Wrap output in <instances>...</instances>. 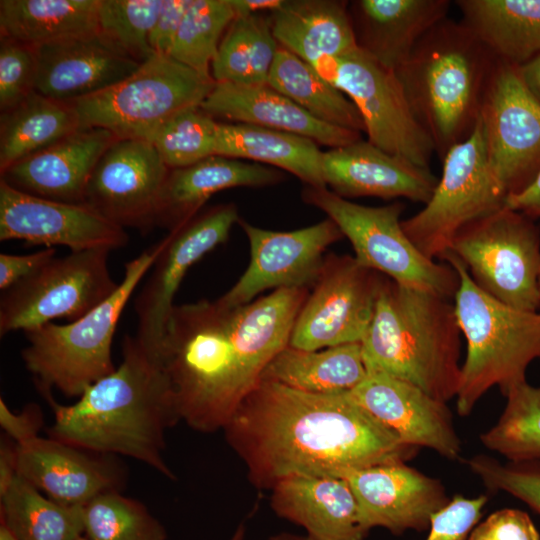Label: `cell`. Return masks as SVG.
Wrapping results in <instances>:
<instances>
[{
	"mask_svg": "<svg viewBox=\"0 0 540 540\" xmlns=\"http://www.w3.org/2000/svg\"><path fill=\"white\" fill-rule=\"evenodd\" d=\"M351 397L404 443L426 447L450 460L461 455V440L447 403L419 387L381 372H367Z\"/></svg>",
	"mask_w": 540,
	"mask_h": 540,
	"instance_id": "obj_21",
	"label": "cell"
},
{
	"mask_svg": "<svg viewBox=\"0 0 540 540\" xmlns=\"http://www.w3.org/2000/svg\"><path fill=\"white\" fill-rule=\"evenodd\" d=\"M35 51V91L66 103L120 82L141 64L98 33L42 45Z\"/></svg>",
	"mask_w": 540,
	"mask_h": 540,
	"instance_id": "obj_23",
	"label": "cell"
},
{
	"mask_svg": "<svg viewBox=\"0 0 540 540\" xmlns=\"http://www.w3.org/2000/svg\"><path fill=\"white\" fill-rule=\"evenodd\" d=\"M250 244V263L239 280L217 301L227 307L246 305L267 289L308 288L316 282L324 252L344 236L326 218L293 231L266 230L238 222Z\"/></svg>",
	"mask_w": 540,
	"mask_h": 540,
	"instance_id": "obj_17",
	"label": "cell"
},
{
	"mask_svg": "<svg viewBox=\"0 0 540 540\" xmlns=\"http://www.w3.org/2000/svg\"><path fill=\"white\" fill-rule=\"evenodd\" d=\"M283 178L271 167L220 155L170 169L158 197L155 226L171 232L197 216L217 192L235 187H264Z\"/></svg>",
	"mask_w": 540,
	"mask_h": 540,
	"instance_id": "obj_28",
	"label": "cell"
},
{
	"mask_svg": "<svg viewBox=\"0 0 540 540\" xmlns=\"http://www.w3.org/2000/svg\"><path fill=\"white\" fill-rule=\"evenodd\" d=\"M278 48L268 20L236 16L222 37L211 76L216 83L266 84Z\"/></svg>",
	"mask_w": 540,
	"mask_h": 540,
	"instance_id": "obj_38",
	"label": "cell"
},
{
	"mask_svg": "<svg viewBox=\"0 0 540 540\" xmlns=\"http://www.w3.org/2000/svg\"><path fill=\"white\" fill-rule=\"evenodd\" d=\"M17 476V445L2 441L0 447V494Z\"/></svg>",
	"mask_w": 540,
	"mask_h": 540,
	"instance_id": "obj_52",
	"label": "cell"
},
{
	"mask_svg": "<svg viewBox=\"0 0 540 540\" xmlns=\"http://www.w3.org/2000/svg\"><path fill=\"white\" fill-rule=\"evenodd\" d=\"M217 126L200 107L189 108L165 123L151 143L169 169L187 167L215 155Z\"/></svg>",
	"mask_w": 540,
	"mask_h": 540,
	"instance_id": "obj_43",
	"label": "cell"
},
{
	"mask_svg": "<svg viewBox=\"0 0 540 540\" xmlns=\"http://www.w3.org/2000/svg\"><path fill=\"white\" fill-rule=\"evenodd\" d=\"M215 155L250 159L292 173L306 186L326 187L323 152L313 140L280 130L245 123H219Z\"/></svg>",
	"mask_w": 540,
	"mask_h": 540,
	"instance_id": "obj_31",
	"label": "cell"
},
{
	"mask_svg": "<svg viewBox=\"0 0 540 540\" xmlns=\"http://www.w3.org/2000/svg\"><path fill=\"white\" fill-rule=\"evenodd\" d=\"M487 501L485 495L474 498L454 495L433 516L425 540H467L472 529L479 523Z\"/></svg>",
	"mask_w": 540,
	"mask_h": 540,
	"instance_id": "obj_46",
	"label": "cell"
},
{
	"mask_svg": "<svg viewBox=\"0 0 540 540\" xmlns=\"http://www.w3.org/2000/svg\"><path fill=\"white\" fill-rule=\"evenodd\" d=\"M467 540H540V534L527 513L504 508L478 523Z\"/></svg>",
	"mask_w": 540,
	"mask_h": 540,
	"instance_id": "obj_47",
	"label": "cell"
},
{
	"mask_svg": "<svg viewBox=\"0 0 540 540\" xmlns=\"http://www.w3.org/2000/svg\"><path fill=\"white\" fill-rule=\"evenodd\" d=\"M239 220L234 203L218 204L162 239V248L134 305L137 315L134 338L154 358L186 273L205 254L225 243Z\"/></svg>",
	"mask_w": 540,
	"mask_h": 540,
	"instance_id": "obj_16",
	"label": "cell"
},
{
	"mask_svg": "<svg viewBox=\"0 0 540 540\" xmlns=\"http://www.w3.org/2000/svg\"><path fill=\"white\" fill-rule=\"evenodd\" d=\"M505 207L532 219L540 218V171L525 189L507 196Z\"/></svg>",
	"mask_w": 540,
	"mask_h": 540,
	"instance_id": "obj_51",
	"label": "cell"
},
{
	"mask_svg": "<svg viewBox=\"0 0 540 540\" xmlns=\"http://www.w3.org/2000/svg\"><path fill=\"white\" fill-rule=\"evenodd\" d=\"M84 535L90 540H166L162 524L147 508L118 491L102 493L83 506Z\"/></svg>",
	"mask_w": 540,
	"mask_h": 540,
	"instance_id": "obj_41",
	"label": "cell"
},
{
	"mask_svg": "<svg viewBox=\"0 0 540 540\" xmlns=\"http://www.w3.org/2000/svg\"><path fill=\"white\" fill-rule=\"evenodd\" d=\"M517 71L524 86L540 102V54L517 66Z\"/></svg>",
	"mask_w": 540,
	"mask_h": 540,
	"instance_id": "obj_53",
	"label": "cell"
},
{
	"mask_svg": "<svg viewBox=\"0 0 540 540\" xmlns=\"http://www.w3.org/2000/svg\"><path fill=\"white\" fill-rule=\"evenodd\" d=\"M285 0H230L236 16L256 14L258 11L270 13L282 6Z\"/></svg>",
	"mask_w": 540,
	"mask_h": 540,
	"instance_id": "obj_54",
	"label": "cell"
},
{
	"mask_svg": "<svg viewBox=\"0 0 540 540\" xmlns=\"http://www.w3.org/2000/svg\"><path fill=\"white\" fill-rule=\"evenodd\" d=\"M462 22L497 59L519 66L540 54V0H458Z\"/></svg>",
	"mask_w": 540,
	"mask_h": 540,
	"instance_id": "obj_32",
	"label": "cell"
},
{
	"mask_svg": "<svg viewBox=\"0 0 540 540\" xmlns=\"http://www.w3.org/2000/svg\"><path fill=\"white\" fill-rule=\"evenodd\" d=\"M109 249H89L53 258L30 276L3 291L0 334L25 332L66 318L75 321L118 288L109 267Z\"/></svg>",
	"mask_w": 540,
	"mask_h": 540,
	"instance_id": "obj_12",
	"label": "cell"
},
{
	"mask_svg": "<svg viewBox=\"0 0 540 540\" xmlns=\"http://www.w3.org/2000/svg\"><path fill=\"white\" fill-rule=\"evenodd\" d=\"M270 506L314 540H365L355 496L345 479L292 477L272 490Z\"/></svg>",
	"mask_w": 540,
	"mask_h": 540,
	"instance_id": "obj_29",
	"label": "cell"
},
{
	"mask_svg": "<svg viewBox=\"0 0 540 540\" xmlns=\"http://www.w3.org/2000/svg\"><path fill=\"white\" fill-rule=\"evenodd\" d=\"M479 117L490 169L506 196L525 189L540 171V102L517 66L497 59Z\"/></svg>",
	"mask_w": 540,
	"mask_h": 540,
	"instance_id": "obj_14",
	"label": "cell"
},
{
	"mask_svg": "<svg viewBox=\"0 0 540 540\" xmlns=\"http://www.w3.org/2000/svg\"><path fill=\"white\" fill-rule=\"evenodd\" d=\"M70 103L33 91L0 117V172L80 128Z\"/></svg>",
	"mask_w": 540,
	"mask_h": 540,
	"instance_id": "obj_35",
	"label": "cell"
},
{
	"mask_svg": "<svg viewBox=\"0 0 540 540\" xmlns=\"http://www.w3.org/2000/svg\"><path fill=\"white\" fill-rule=\"evenodd\" d=\"M358 109L368 141L378 148L428 167L434 144L413 115L395 71L357 48L313 67Z\"/></svg>",
	"mask_w": 540,
	"mask_h": 540,
	"instance_id": "obj_13",
	"label": "cell"
},
{
	"mask_svg": "<svg viewBox=\"0 0 540 540\" xmlns=\"http://www.w3.org/2000/svg\"><path fill=\"white\" fill-rule=\"evenodd\" d=\"M268 540H314L307 535H299L290 532H280L268 538Z\"/></svg>",
	"mask_w": 540,
	"mask_h": 540,
	"instance_id": "obj_55",
	"label": "cell"
},
{
	"mask_svg": "<svg viewBox=\"0 0 540 540\" xmlns=\"http://www.w3.org/2000/svg\"><path fill=\"white\" fill-rule=\"evenodd\" d=\"M169 170L152 143L117 139L97 162L85 203L123 228L150 229Z\"/></svg>",
	"mask_w": 540,
	"mask_h": 540,
	"instance_id": "obj_19",
	"label": "cell"
},
{
	"mask_svg": "<svg viewBox=\"0 0 540 540\" xmlns=\"http://www.w3.org/2000/svg\"><path fill=\"white\" fill-rule=\"evenodd\" d=\"M446 252L492 298L519 310L540 311V230L534 219L504 206L463 228Z\"/></svg>",
	"mask_w": 540,
	"mask_h": 540,
	"instance_id": "obj_10",
	"label": "cell"
},
{
	"mask_svg": "<svg viewBox=\"0 0 540 540\" xmlns=\"http://www.w3.org/2000/svg\"><path fill=\"white\" fill-rule=\"evenodd\" d=\"M459 275L454 307L467 353L456 395L460 416H468L492 387L505 395L526 380L530 363L540 359V311L510 307L482 291L451 252L440 258Z\"/></svg>",
	"mask_w": 540,
	"mask_h": 540,
	"instance_id": "obj_6",
	"label": "cell"
},
{
	"mask_svg": "<svg viewBox=\"0 0 540 540\" xmlns=\"http://www.w3.org/2000/svg\"><path fill=\"white\" fill-rule=\"evenodd\" d=\"M466 464L489 490L506 492L540 515V461L502 463L478 454Z\"/></svg>",
	"mask_w": 540,
	"mask_h": 540,
	"instance_id": "obj_44",
	"label": "cell"
},
{
	"mask_svg": "<svg viewBox=\"0 0 540 540\" xmlns=\"http://www.w3.org/2000/svg\"><path fill=\"white\" fill-rule=\"evenodd\" d=\"M100 0H1V36L32 47L98 33Z\"/></svg>",
	"mask_w": 540,
	"mask_h": 540,
	"instance_id": "obj_34",
	"label": "cell"
},
{
	"mask_svg": "<svg viewBox=\"0 0 540 540\" xmlns=\"http://www.w3.org/2000/svg\"><path fill=\"white\" fill-rule=\"evenodd\" d=\"M538 282H539V289H540V270H539V278H538Z\"/></svg>",
	"mask_w": 540,
	"mask_h": 540,
	"instance_id": "obj_59",
	"label": "cell"
},
{
	"mask_svg": "<svg viewBox=\"0 0 540 540\" xmlns=\"http://www.w3.org/2000/svg\"><path fill=\"white\" fill-rule=\"evenodd\" d=\"M200 108L213 118L297 134L330 149L361 138L360 132L315 118L268 83H216Z\"/></svg>",
	"mask_w": 540,
	"mask_h": 540,
	"instance_id": "obj_26",
	"label": "cell"
},
{
	"mask_svg": "<svg viewBox=\"0 0 540 540\" xmlns=\"http://www.w3.org/2000/svg\"><path fill=\"white\" fill-rule=\"evenodd\" d=\"M235 17L230 0H193L168 56L201 74L211 75L212 61Z\"/></svg>",
	"mask_w": 540,
	"mask_h": 540,
	"instance_id": "obj_40",
	"label": "cell"
},
{
	"mask_svg": "<svg viewBox=\"0 0 540 540\" xmlns=\"http://www.w3.org/2000/svg\"><path fill=\"white\" fill-rule=\"evenodd\" d=\"M0 540H16L12 534L3 526L0 527Z\"/></svg>",
	"mask_w": 540,
	"mask_h": 540,
	"instance_id": "obj_57",
	"label": "cell"
},
{
	"mask_svg": "<svg viewBox=\"0 0 540 540\" xmlns=\"http://www.w3.org/2000/svg\"><path fill=\"white\" fill-rule=\"evenodd\" d=\"M267 83L315 118L365 132L363 119L354 103L308 62L280 45Z\"/></svg>",
	"mask_w": 540,
	"mask_h": 540,
	"instance_id": "obj_36",
	"label": "cell"
},
{
	"mask_svg": "<svg viewBox=\"0 0 540 540\" xmlns=\"http://www.w3.org/2000/svg\"><path fill=\"white\" fill-rule=\"evenodd\" d=\"M163 0H100L98 34L124 54L142 63L153 50L149 35Z\"/></svg>",
	"mask_w": 540,
	"mask_h": 540,
	"instance_id": "obj_42",
	"label": "cell"
},
{
	"mask_svg": "<svg viewBox=\"0 0 540 540\" xmlns=\"http://www.w3.org/2000/svg\"><path fill=\"white\" fill-rule=\"evenodd\" d=\"M161 248L162 240L125 263L117 290L83 317L25 332L28 346L22 350V359L41 391L54 387L65 396L80 397L93 383L114 372L111 345L117 323Z\"/></svg>",
	"mask_w": 540,
	"mask_h": 540,
	"instance_id": "obj_7",
	"label": "cell"
},
{
	"mask_svg": "<svg viewBox=\"0 0 540 540\" xmlns=\"http://www.w3.org/2000/svg\"><path fill=\"white\" fill-rule=\"evenodd\" d=\"M215 84L211 75L155 53L127 78L70 104L81 127L102 128L121 140L151 143L175 115L200 107Z\"/></svg>",
	"mask_w": 540,
	"mask_h": 540,
	"instance_id": "obj_8",
	"label": "cell"
},
{
	"mask_svg": "<svg viewBox=\"0 0 540 540\" xmlns=\"http://www.w3.org/2000/svg\"><path fill=\"white\" fill-rule=\"evenodd\" d=\"M360 343L320 350L283 348L265 367L261 380L316 394L353 390L366 377Z\"/></svg>",
	"mask_w": 540,
	"mask_h": 540,
	"instance_id": "obj_33",
	"label": "cell"
},
{
	"mask_svg": "<svg viewBox=\"0 0 540 540\" xmlns=\"http://www.w3.org/2000/svg\"><path fill=\"white\" fill-rule=\"evenodd\" d=\"M35 47L0 37V110L6 112L35 91Z\"/></svg>",
	"mask_w": 540,
	"mask_h": 540,
	"instance_id": "obj_45",
	"label": "cell"
},
{
	"mask_svg": "<svg viewBox=\"0 0 540 540\" xmlns=\"http://www.w3.org/2000/svg\"><path fill=\"white\" fill-rule=\"evenodd\" d=\"M193 0H163L157 20L149 35L154 53L168 55L181 22Z\"/></svg>",
	"mask_w": 540,
	"mask_h": 540,
	"instance_id": "obj_48",
	"label": "cell"
},
{
	"mask_svg": "<svg viewBox=\"0 0 540 540\" xmlns=\"http://www.w3.org/2000/svg\"><path fill=\"white\" fill-rule=\"evenodd\" d=\"M346 2L285 0L269 24L278 44L316 67L358 48Z\"/></svg>",
	"mask_w": 540,
	"mask_h": 540,
	"instance_id": "obj_30",
	"label": "cell"
},
{
	"mask_svg": "<svg viewBox=\"0 0 540 540\" xmlns=\"http://www.w3.org/2000/svg\"><path fill=\"white\" fill-rule=\"evenodd\" d=\"M308 288H282L227 307L207 299L175 305L158 349L180 421L223 429L290 341Z\"/></svg>",
	"mask_w": 540,
	"mask_h": 540,
	"instance_id": "obj_1",
	"label": "cell"
},
{
	"mask_svg": "<svg viewBox=\"0 0 540 540\" xmlns=\"http://www.w3.org/2000/svg\"><path fill=\"white\" fill-rule=\"evenodd\" d=\"M0 499L1 525L16 540H77L84 535L83 506L46 498L18 475Z\"/></svg>",
	"mask_w": 540,
	"mask_h": 540,
	"instance_id": "obj_37",
	"label": "cell"
},
{
	"mask_svg": "<svg viewBox=\"0 0 540 540\" xmlns=\"http://www.w3.org/2000/svg\"><path fill=\"white\" fill-rule=\"evenodd\" d=\"M301 196L339 227L351 242L359 264L401 285L454 299L460 282L457 271L448 263L428 258L413 244L401 224V202L364 206L327 187L311 186H306Z\"/></svg>",
	"mask_w": 540,
	"mask_h": 540,
	"instance_id": "obj_9",
	"label": "cell"
},
{
	"mask_svg": "<svg viewBox=\"0 0 540 540\" xmlns=\"http://www.w3.org/2000/svg\"><path fill=\"white\" fill-rule=\"evenodd\" d=\"M496 61L462 21L445 18L395 71L413 115L441 159L475 126Z\"/></svg>",
	"mask_w": 540,
	"mask_h": 540,
	"instance_id": "obj_5",
	"label": "cell"
},
{
	"mask_svg": "<svg viewBox=\"0 0 540 540\" xmlns=\"http://www.w3.org/2000/svg\"><path fill=\"white\" fill-rule=\"evenodd\" d=\"M0 425L16 444H22L38 436L43 416L36 405L27 406L21 413H13L1 398Z\"/></svg>",
	"mask_w": 540,
	"mask_h": 540,
	"instance_id": "obj_50",
	"label": "cell"
},
{
	"mask_svg": "<svg viewBox=\"0 0 540 540\" xmlns=\"http://www.w3.org/2000/svg\"><path fill=\"white\" fill-rule=\"evenodd\" d=\"M0 240H23L71 252L126 246L125 228L87 203H66L34 196L0 180Z\"/></svg>",
	"mask_w": 540,
	"mask_h": 540,
	"instance_id": "obj_18",
	"label": "cell"
},
{
	"mask_svg": "<svg viewBox=\"0 0 540 540\" xmlns=\"http://www.w3.org/2000/svg\"><path fill=\"white\" fill-rule=\"evenodd\" d=\"M382 276L354 256L327 255L295 320L289 345L320 350L360 343L374 314Z\"/></svg>",
	"mask_w": 540,
	"mask_h": 540,
	"instance_id": "obj_15",
	"label": "cell"
},
{
	"mask_svg": "<svg viewBox=\"0 0 540 540\" xmlns=\"http://www.w3.org/2000/svg\"><path fill=\"white\" fill-rule=\"evenodd\" d=\"M117 140L108 130L80 127L55 144L13 164L1 179L25 193L66 203H85L89 178Z\"/></svg>",
	"mask_w": 540,
	"mask_h": 540,
	"instance_id": "obj_24",
	"label": "cell"
},
{
	"mask_svg": "<svg viewBox=\"0 0 540 540\" xmlns=\"http://www.w3.org/2000/svg\"><path fill=\"white\" fill-rule=\"evenodd\" d=\"M55 255L56 249L53 247L25 255L1 253L0 289L6 291L55 258Z\"/></svg>",
	"mask_w": 540,
	"mask_h": 540,
	"instance_id": "obj_49",
	"label": "cell"
},
{
	"mask_svg": "<svg viewBox=\"0 0 540 540\" xmlns=\"http://www.w3.org/2000/svg\"><path fill=\"white\" fill-rule=\"evenodd\" d=\"M259 490L292 477L343 478L382 464L406 462L404 443L349 392L316 394L260 380L223 428Z\"/></svg>",
	"mask_w": 540,
	"mask_h": 540,
	"instance_id": "obj_2",
	"label": "cell"
},
{
	"mask_svg": "<svg viewBox=\"0 0 540 540\" xmlns=\"http://www.w3.org/2000/svg\"><path fill=\"white\" fill-rule=\"evenodd\" d=\"M460 334L449 298L383 275L360 342L363 361L367 372L407 381L447 403L460 387Z\"/></svg>",
	"mask_w": 540,
	"mask_h": 540,
	"instance_id": "obj_4",
	"label": "cell"
},
{
	"mask_svg": "<svg viewBox=\"0 0 540 540\" xmlns=\"http://www.w3.org/2000/svg\"><path fill=\"white\" fill-rule=\"evenodd\" d=\"M442 161V175L429 201L401 222L413 244L434 260L448 251L463 228L502 209L507 198L490 169L480 117Z\"/></svg>",
	"mask_w": 540,
	"mask_h": 540,
	"instance_id": "obj_11",
	"label": "cell"
},
{
	"mask_svg": "<svg viewBox=\"0 0 540 540\" xmlns=\"http://www.w3.org/2000/svg\"><path fill=\"white\" fill-rule=\"evenodd\" d=\"M448 0H358L350 16L357 46L396 71L418 42L447 18Z\"/></svg>",
	"mask_w": 540,
	"mask_h": 540,
	"instance_id": "obj_27",
	"label": "cell"
},
{
	"mask_svg": "<svg viewBox=\"0 0 540 540\" xmlns=\"http://www.w3.org/2000/svg\"><path fill=\"white\" fill-rule=\"evenodd\" d=\"M77 540H90L85 535L80 536Z\"/></svg>",
	"mask_w": 540,
	"mask_h": 540,
	"instance_id": "obj_58",
	"label": "cell"
},
{
	"mask_svg": "<svg viewBox=\"0 0 540 540\" xmlns=\"http://www.w3.org/2000/svg\"><path fill=\"white\" fill-rule=\"evenodd\" d=\"M16 445L17 475L58 503L84 506L102 493L118 491L121 472L108 459L51 437Z\"/></svg>",
	"mask_w": 540,
	"mask_h": 540,
	"instance_id": "obj_25",
	"label": "cell"
},
{
	"mask_svg": "<svg viewBox=\"0 0 540 540\" xmlns=\"http://www.w3.org/2000/svg\"><path fill=\"white\" fill-rule=\"evenodd\" d=\"M504 396L506 405L501 416L480 435V441L508 462L540 461V387L525 381Z\"/></svg>",
	"mask_w": 540,
	"mask_h": 540,
	"instance_id": "obj_39",
	"label": "cell"
},
{
	"mask_svg": "<svg viewBox=\"0 0 540 540\" xmlns=\"http://www.w3.org/2000/svg\"><path fill=\"white\" fill-rule=\"evenodd\" d=\"M322 172L326 187L345 199L406 198L426 204L438 183L430 168L388 153L362 138L323 152Z\"/></svg>",
	"mask_w": 540,
	"mask_h": 540,
	"instance_id": "obj_22",
	"label": "cell"
},
{
	"mask_svg": "<svg viewBox=\"0 0 540 540\" xmlns=\"http://www.w3.org/2000/svg\"><path fill=\"white\" fill-rule=\"evenodd\" d=\"M406 462L375 465L346 474L366 533L387 529L399 536L408 530H429L433 516L450 501L440 480Z\"/></svg>",
	"mask_w": 540,
	"mask_h": 540,
	"instance_id": "obj_20",
	"label": "cell"
},
{
	"mask_svg": "<svg viewBox=\"0 0 540 540\" xmlns=\"http://www.w3.org/2000/svg\"><path fill=\"white\" fill-rule=\"evenodd\" d=\"M246 538V526L244 523H240L235 529L234 533L229 540H245Z\"/></svg>",
	"mask_w": 540,
	"mask_h": 540,
	"instance_id": "obj_56",
	"label": "cell"
},
{
	"mask_svg": "<svg viewBox=\"0 0 540 540\" xmlns=\"http://www.w3.org/2000/svg\"><path fill=\"white\" fill-rule=\"evenodd\" d=\"M122 354L114 372L89 386L74 404H58L50 391H42L54 413L48 434L81 450L133 458L173 480L163 458L165 432L180 420L167 378L134 336H126Z\"/></svg>",
	"mask_w": 540,
	"mask_h": 540,
	"instance_id": "obj_3",
	"label": "cell"
}]
</instances>
